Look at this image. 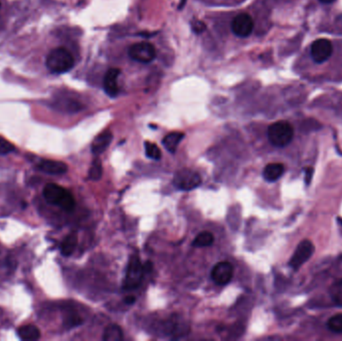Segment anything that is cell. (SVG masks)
<instances>
[{"label":"cell","mask_w":342,"mask_h":341,"mask_svg":"<svg viewBox=\"0 0 342 341\" xmlns=\"http://www.w3.org/2000/svg\"><path fill=\"white\" fill-rule=\"evenodd\" d=\"M186 1H187V0H180V4H179V6H178V9H182V8H183V6H185Z\"/></svg>","instance_id":"28"},{"label":"cell","mask_w":342,"mask_h":341,"mask_svg":"<svg viewBox=\"0 0 342 341\" xmlns=\"http://www.w3.org/2000/svg\"><path fill=\"white\" fill-rule=\"evenodd\" d=\"M321 3H324V4H328V3H332L333 1L335 0H319Z\"/></svg>","instance_id":"29"},{"label":"cell","mask_w":342,"mask_h":341,"mask_svg":"<svg viewBox=\"0 0 342 341\" xmlns=\"http://www.w3.org/2000/svg\"><path fill=\"white\" fill-rule=\"evenodd\" d=\"M17 334L22 340H37L40 338V330L35 325H24L17 329Z\"/></svg>","instance_id":"17"},{"label":"cell","mask_w":342,"mask_h":341,"mask_svg":"<svg viewBox=\"0 0 342 341\" xmlns=\"http://www.w3.org/2000/svg\"><path fill=\"white\" fill-rule=\"evenodd\" d=\"M267 136L272 145L276 147H284L293 139L294 130L290 122L277 121L268 127Z\"/></svg>","instance_id":"3"},{"label":"cell","mask_w":342,"mask_h":341,"mask_svg":"<svg viewBox=\"0 0 342 341\" xmlns=\"http://www.w3.org/2000/svg\"><path fill=\"white\" fill-rule=\"evenodd\" d=\"M39 170H41L44 173L52 174V175H58V174H64L68 167L64 162L57 161V160H49V159H43L38 164Z\"/></svg>","instance_id":"12"},{"label":"cell","mask_w":342,"mask_h":341,"mask_svg":"<svg viewBox=\"0 0 342 341\" xmlns=\"http://www.w3.org/2000/svg\"><path fill=\"white\" fill-rule=\"evenodd\" d=\"M313 168L312 167H308L305 169V182L308 185V184L311 182V179H312V176H313Z\"/></svg>","instance_id":"26"},{"label":"cell","mask_w":342,"mask_h":341,"mask_svg":"<svg viewBox=\"0 0 342 341\" xmlns=\"http://www.w3.org/2000/svg\"><path fill=\"white\" fill-rule=\"evenodd\" d=\"M173 184L180 190H192L201 184V177L197 172L185 168L175 173Z\"/></svg>","instance_id":"5"},{"label":"cell","mask_w":342,"mask_h":341,"mask_svg":"<svg viewBox=\"0 0 342 341\" xmlns=\"http://www.w3.org/2000/svg\"><path fill=\"white\" fill-rule=\"evenodd\" d=\"M124 301H125V303L126 304H133L134 302H135V298L133 297V296H127L125 299H124Z\"/></svg>","instance_id":"27"},{"label":"cell","mask_w":342,"mask_h":341,"mask_svg":"<svg viewBox=\"0 0 342 341\" xmlns=\"http://www.w3.org/2000/svg\"><path fill=\"white\" fill-rule=\"evenodd\" d=\"M185 133L182 132H171L163 138L162 144L167 149V151L174 153L177 149L178 144L185 138Z\"/></svg>","instance_id":"15"},{"label":"cell","mask_w":342,"mask_h":341,"mask_svg":"<svg viewBox=\"0 0 342 341\" xmlns=\"http://www.w3.org/2000/svg\"><path fill=\"white\" fill-rule=\"evenodd\" d=\"M43 197L49 204L58 205L65 211H72L75 207L73 195L57 184L48 183L43 188Z\"/></svg>","instance_id":"1"},{"label":"cell","mask_w":342,"mask_h":341,"mask_svg":"<svg viewBox=\"0 0 342 341\" xmlns=\"http://www.w3.org/2000/svg\"><path fill=\"white\" fill-rule=\"evenodd\" d=\"M15 151V146L7 139L0 136V154L6 155Z\"/></svg>","instance_id":"24"},{"label":"cell","mask_w":342,"mask_h":341,"mask_svg":"<svg viewBox=\"0 0 342 341\" xmlns=\"http://www.w3.org/2000/svg\"><path fill=\"white\" fill-rule=\"evenodd\" d=\"M144 146H145V153L146 155L151 159H155V160H159L161 158V151L159 149L156 144L154 143H151L149 141H146L144 143Z\"/></svg>","instance_id":"23"},{"label":"cell","mask_w":342,"mask_h":341,"mask_svg":"<svg viewBox=\"0 0 342 341\" xmlns=\"http://www.w3.org/2000/svg\"><path fill=\"white\" fill-rule=\"evenodd\" d=\"M214 242V237L213 234L208 231H203L199 233L192 242V245L195 247H206L211 246Z\"/></svg>","instance_id":"19"},{"label":"cell","mask_w":342,"mask_h":341,"mask_svg":"<svg viewBox=\"0 0 342 341\" xmlns=\"http://www.w3.org/2000/svg\"><path fill=\"white\" fill-rule=\"evenodd\" d=\"M123 338V333L121 328L118 325L112 324L106 327L103 333V340L120 341Z\"/></svg>","instance_id":"18"},{"label":"cell","mask_w":342,"mask_h":341,"mask_svg":"<svg viewBox=\"0 0 342 341\" xmlns=\"http://www.w3.org/2000/svg\"><path fill=\"white\" fill-rule=\"evenodd\" d=\"M128 55L137 62L149 63L156 57V50L149 42H139L129 47Z\"/></svg>","instance_id":"6"},{"label":"cell","mask_w":342,"mask_h":341,"mask_svg":"<svg viewBox=\"0 0 342 341\" xmlns=\"http://www.w3.org/2000/svg\"><path fill=\"white\" fill-rule=\"evenodd\" d=\"M284 172V165L281 163H269L265 166L264 177L266 181L273 182L280 178Z\"/></svg>","instance_id":"14"},{"label":"cell","mask_w":342,"mask_h":341,"mask_svg":"<svg viewBox=\"0 0 342 341\" xmlns=\"http://www.w3.org/2000/svg\"><path fill=\"white\" fill-rule=\"evenodd\" d=\"M112 141V133L110 132H104L100 133L95 137L91 144V150L94 155H99L104 152L109 144Z\"/></svg>","instance_id":"13"},{"label":"cell","mask_w":342,"mask_h":341,"mask_svg":"<svg viewBox=\"0 0 342 341\" xmlns=\"http://www.w3.org/2000/svg\"><path fill=\"white\" fill-rule=\"evenodd\" d=\"M253 27H254L253 19L247 13L238 14L231 23V29L238 37L249 36L253 31Z\"/></svg>","instance_id":"10"},{"label":"cell","mask_w":342,"mask_h":341,"mask_svg":"<svg viewBox=\"0 0 342 341\" xmlns=\"http://www.w3.org/2000/svg\"><path fill=\"white\" fill-rule=\"evenodd\" d=\"M329 294L335 304L342 306V279L337 280L330 286Z\"/></svg>","instance_id":"20"},{"label":"cell","mask_w":342,"mask_h":341,"mask_svg":"<svg viewBox=\"0 0 342 341\" xmlns=\"http://www.w3.org/2000/svg\"><path fill=\"white\" fill-rule=\"evenodd\" d=\"M314 252V245L309 240H303L301 241L297 248L294 251V254L292 255L290 259V267H292L294 270H297L301 265L306 263L313 254Z\"/></svg>","instance_id":"7"},{"label":"cell","mask_w":342,"mask_h":341,"mask_svg":"<svg viewBox=\"0 0 342 341\" xmlns=\"http://www.w3.org/2000/svg\"><path fill=\"white\" fill-rule=\"evenodd\" d=\"M77 243H78V237L75 232L68 234L61 243L60 246L61 254L63 256H70L74 252Z\"/></svg>","instance_id":"16"},{"label":"cell","mask_w":342,"mask_h":341,"mask_svg":"<svg viewBox=\"0 0 342 341\" xmlns=\"http://www.w3.org/2000/svg\"><path fill=\"white\" fill-rule=\"evenodd\" d=\"M192 28H193V30H194L196 33H201V32H203V31L205 30L206 27H205V24H204L203 22H201V21H195V22L193 23V25H192Z\"/></svg>","instance_id":"25"},{"label":"cell","mask_w":342,"mask_h":341,"mask_svg":"<svg viewBox=\"0 0 342 341\" xmlns=\"http://www.w3.org/2000/svg\"><path fill=\"white\" fill-rule=\"evenodd\" d=\"M333 53V45L330 40L320 38L311 45V57L316 63L325 62Z\"/></svg>","instance_id":"9"},{"label":"cell","mask_w":342,"mask_h":341,"mask_svg":"<svg viewBox=\"0 0 342 341\" xmlns=\"http://www.w3.org/2000/svg\"><path fill=\"white\" fill-rule=\"evenodd\" d=\"M233 277V266L227 261L217 263L212 271L211 278L218 285L228 284Z\"/></svg>","instance_id":"8"},{"label":"cell","mask_w":342,"mask_h":341,"mask_svg":"<svg viewBox=\"0 0 342 341\" xmlns=\"http://www.w3.org/2000/svg\"><path fill=\"white\" fill-rule=\"evenodd\" d=\"M101 176H102V164L101 161L98 158H96L93 160L91 164L88 177L93 181H97L101 178Z\"/></svg>","instance_id":"21"},{"label":"cell","mask_w":342,"mask_h":341,"mask_svg":"<svg viewBox=\"0 0 342 341\" xmlns=\"http://www.w3.org/2000/svg\"><path fill=\"white\" fill-rule=\"evenodd\" d=\"M143 265L140 263V258L137 255H133L127 266L126 275L123 283V287L126 290L136 288L142 281V277L144 274Z\"/></svg>","instance_id":"4"},{"label":"cell","mask_w":342,"mask_h":341,"mask_svg":"<svg viewBox=\"0 0 342 341\" xmlns=\"http://www.w3.org/2000/svg\"><path fill=\"white\" fill-rule=\"evenodd\" d=\"M328 328L335 333H342V313L333 315L327 322Z\"/></svg>","instance_id":"22"},{"label":"cell","mask_w":342,"mask_h":341,"mask_svg":"<svg viewBox=\"0 0 342 341\" xmlns=\"http://www.w3.org/2000/svg\"><path fill=\"white\" fill-rule=\"evenodd\" d=\"M45 65L50 72L61 74L69 71L74 66V58L66 48L57 47L47 54Z\"/></svg>","instance_id":"2"},{"label":"cell","mask_w":342,"mask_h":341,"mask_svg":"<svg viewBox=\"0 0 342 341\" xmlns=\"http://www.w3.org/2000/svg\"><path fill=\"white\" fill-rule=\"evenodd\" d=\"M119 75H120V69L118 68H110L106 72L103 80V87L106 94H108L110 97L117 96L119 92V87L117 83V79Z\"/></svg>","instance_id":"11"}]
</instances>
